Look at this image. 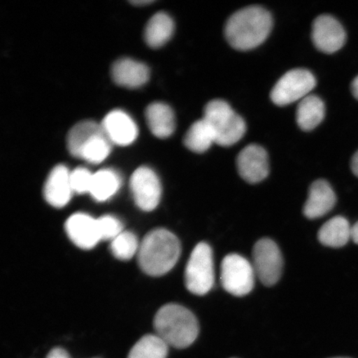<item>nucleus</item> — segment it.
I'll return each mask as SVG.
<instances>
[{"mask_svg": "<svg viewBox=\"0 0 358 358\" xmlns=\"http://www.w3.org/2000/svg\"><path fill=\"white\" fill-rule=\"evenodd\" d=\"M157 335L169 346L189 348L199 333L198 320L189 310L177 303H169L157 312L154 320Z\"/></svg>", "mask_w": 358, "mask_h": 358, "instance_id": "obj_3", "label": "nucleus"}, {"mask_svg": "<svg viewBox=\"0 0 358 358\" xmlns=\"http://www.w3.org/2000/svg\"><path fill=\"white\" fill-rule=\"evenodd\" d=\"M129 186L138 208L145 212H151L158 207L162 187L153 170L148 167L136 169L132 174Z\"/></svg>", "mask_w": 358, "mask_h": 358, "instance_id": "obj_9", "label": "nucleus"}, {"mask_svg": "<svg viewBox=\"0 0 358 358\" xmlns=\"http://www.w3.org/2000/svg\"><path fill=\"white\" fill-rule=\"evenodd\" d=\"M273 25L271 13L259 6L241 8L228 19L227 42L236 50L248 51L266 41Z\"/></svg>", "mask_w": 358, "mask_h": 358, "instance_id": "obj_1", "label": "nucleus"}, {"mask_svg": "<svg viewBox=\"0 0 358 358\" xmlns=\"http://www.w3.org/2000/svg\"><path fill=\"white\" fill-rule=\"evenodd\" d=\"M203 119L212 128L216 144L223 147L235 145L246 131L243 118L225 101L213 100L208 103Z\"/></svg>", "mask_w": 358, "mask_h": 358, "instance_id": "obj_4", "label": "nucleus"}, {"mask_svg": "<svg viewBox=\"0 0 358 358\" xmlns=\"http://www.w3.org/2000/svg\"><path fill=\"white\" fill-rule=\"evenodd\" d=\"M252 264L237 254H230L223 259L221 282L227 292L241 297L250 293L256 279Z\"/></svg>", "mask_w": 358, "mask_h": 358, "instance_id": "obj_6", "label": "nucleus"}, {"mask_svg": "<svg viewBox=\"0 0 358 358\" xmlns=\"http://www.w3.org/2000/svg\"><path fill=\"white\" fill-rule=\"evenodd\" d=\"M101 124H98L92 120H85L75 124L67 134V149L70 154L76 158H80L83 148L89 141L100 134H104Z\"/></svg>", "mask_w": 358, "mask_h": 358, "instance_id": "obj_19", "label": "nucleus"}, {"mask_svg": "<svg viewBox=\"0 0 358 358\" xmlns=\"http://www.w3.org/2000/svg\"><path fill=\"white\" fill-rule=\"evenodd\" d=\"M112 143L106 133L93 138L83 148L80 158L90 164H98L104 161L110 153Z\"/></svg>", "mask_w": 358, "mask_h": 358, "instance_id": "obj_25", "label": "nucleus"}, {"mask_svg": "<svg viewBox=\"0 0 358 358\" xmlns=\"http://www.w3.org/2000/svg\"><path fill=\"white\" fill-rule=\"evenodd\" d=\"M71 173L64 165H57L47 178L43 187L44 199L55 208H64L69 203L73 189L71 185Z\"/></svg>", "mask_w": 358, "mask_h": 358, "instance_id": "obj_14", "label": "nucleus"}, {"mask_svg": "<svg viewBox=\"0 0 358 358\" xmlns=\"http://www.w3.org/2000/svg\"><path fill=\"white\" fill-rule=\"evenodd\" d=\"M173 30L174 24L171 17L163 12L157 13L146 25L145 42L151 48H161L171 38Z\"/></svg>", "mask_w": 358, "mask_h": 358, "instance_id": "obj_21", "label": "nucleus"}, {"mask_svg": "<svg viewBox=\"0 0 358 358\" xmlns=\"http://www.w3.org/2000/svg\"><path fill=\"white\" fill-rule=\"evenodd\" d=\"M351 169L353 173L358 177V150L352 156L351 161Z\"/></svg>", "mask_w": 358, "mask_h": 358, "instance_id": "obj_30", "label": "nucleus"}, {"mask_svg": "<svg viewBox=\"0 0 358 358\" xmlns=\"http://www.w3.org/2000/svg\"><path fill=\"white\" fill-rule=\"evenodd\" d=\"M93 174L87 169L78 168L71 173V185L73 192L79 194L91 191Z\"/></svg>", "mask_w": 358, "mask_h": 358, "instance_id": "obj_28", "label": "nucleus"}, {"mask_svg": "<svg viewBox=\"0 0 358 358\" xmlns=\"http://www.w3.org/2000/svg\"><path fill=\"white\" fill-rule=\"evenodd\" d=\"M46 358H71V357L69 352L64 350V349L56 348H53L52 350L48 353Z\"/></svg>", "mask_w": 358, "mask_h": 358, "instance_id": "obj_29", "label": "nucleus"}, {"mask_svg": "<svg viewBox=\"0 0 358 358\" xmlns=\"http://www.w3.org/2000/svg\"><path fill=\"white\" fill-rule=\"evenodd\" d=\"M97 223L101 240L113 241L124 231L122 222L111 215L98 218Z\"/></svg>", "mask_w": 358, "mask_h": 358, "instance_id": "obj_27", "label": "nucleus"}, {"mask_svg": "<svg viewBox=\"0 0 358 358\" xmlns=\"http://www.w3.org/2000/svg\"><path fill=\"white\" fill-rule=\"evenodd\" d=\"M122 179L112 169H101L93 174L90 194L97 201H105L113 196L120 189Z\"/></svg>", "mask_w": 358, "mask_h": 358, "instance_id": "obj_22", "label": "nucleus"}, {"mask_svg": "<svg viewBox=\"0 0 358 358\" xmlns=\"http://www.w3.org/2000/svg\"><path fill=\"white\" fill-rule=\"evenodd\" d=\"M236 166L240 176L249 183L262 182L270 173L266 151L257 145H250L240 152Z\"/></svg>", "mask_w": 358, "mask_h": 358, "instance_id": "obj_11", "label": "nucleus"}, {"mask_svg": "<svg viewBox=\"0 0 358 358\" xmlns=\"http://www.w3.org/2000/svg\"><path fill=\"white\" fill-rule=\"evenodd\" d=\"M111 76L118 86L134 89L142 87L149 80L150 70L141 62L122 58L112 66Z\"/></svg>", "mask_w": 358, "mask_h": 358, "instance_id": "obj_16", "label": "nucleus"}, {"mask_svg": "<svg viewBox=\"0 0 358 358\" xmlns=\"http://www.w3.org/2000/svg\"><path fill=\"white\" fill-rule=\"evenodd\" d=\"M316 86L315 76L306 69H293L286 73L275 87L271 98L276 106H284L303 99Z\"/></svg>", "mask_w": 358, "mask_h": 358, "instance_id": "obj_7", "label": "nucleus"}, {"mask_svg": "<svg viewBox=\"0 0 358 358\" xmlns=\"http://www.w3.org/2000/svg\"><path fill=\"white\" fill-rule=\"evenodd\" d=\"M312 39L320 52L330 55L343 47L346 42V32L333 16L320 15L313 22Z\"/></svg>", "mask_w": 358, "mask_h": 358, "instance_id": "obj_10", "label": "nucleus"}, {"mask_svg": "<svg viewBox=\"0 0 358 358\" xmlns=\"http://www.w3.org/2000/svg\"><path fill=\"white\" fill-rule=\"evenodd\" d=\"M140 244L136 235L131 231H123L113 241H111L110 250L115 258L128 261L138 254Z\"/></svg>", "mask_w": 358, "mask_h": 358, "instance_id": "obj_26", "label": "nucleus"}, {"mask_svg": "<svg viewBox=\"0 0 358 358\" xmlns=\"http://www.w3.org/2000/svg\"><path fill=\"white\" fill-rule=\"evenodd\" d=\"M335 192L329 183L325 180H317L310 186L308 196L303 206V215L308 219L324 217L334 208Z\"/></svg>", "mask_w": 358, "mask_h": 358, "instance_id": "obj_15", "label": "nucleus"}, {"mask_svg": "<svg viewBox=\"0 0 358 358\" xmlns=\"http://www.w3.org/2000/svg\"><path fill=\"white\" fill-rule=\"evenodd\" d=\"M151 3V0H137V1H131V3L134 4V6H144V4H149Z\"/></svg>", "mask_w": 358, "mask_h": 358, "instance_id": "obj_33", "label": "nucleus"}, {"mask_svg": "<svg viewBox=\"0 0 358 358\" xmlns=\"http://www.w3.org/2000/svg\"><path fill=\"white\" fill-rule=\"evenodd\" d=\"M253 268L263 285L272 286L280 279L283 257L278 245L268 238L257 241L253 248Z\"/></svg>", "mask_w": 358, "mask_h": 358, "instance_id": "obj_8", "label": "nucleus"}, {"mask_svg": "<svg viewBox=\"0 0 358 358\" xmlns=\"http://www.w3.org/2000/svg\"><path fill=\"white\" fill-rule=\"evenodd\" d=\"M352 239L358 245V221L352 227Z\"/></svg>", "mask_w": 358, "mask_h": 358, "instance_id": "obj_32", "label": "nucleus"}, {"mask_svg": "<svg viewBox=\"0 0 358 358\" xmlns=\"http://www.w3.org/2000/svg\"><path fill=\"white\" fill-rule=\"evenodd\" d=\"M180 254L181 245L178 237L160 228L150 231L141 241L138 262L145 274L161 276L172 270Z\"/></svg>", "mask_w": 358, "mask_h": 358, "instance_id": "obj_2", "label": "nucleus"}, {"mask_svg": "<svg viewBox=\"0 0 358 358\" xmlns=\"http://www.w3.org/2000/svg\"><path fill=\"white\" fill-rule=\"evenodd\" d=\"M101 125L112 144L127 146L131 145L138 137L136 124L131 116L120 110L110 112Z\"/></svg>", "mask_w": 358, "mask_h": 358, "instance_id": "obj_13", "label": "nucleus"}, {"mask_svg": "<svg viewBox=\"0 0 358 358\" xmlns=\"http://www.w3.org/2000/svg\"><path fill=\"white\" fill-rule=\"evenodd\" d=\"M351 90L353 96H355L356 99L358 100V76L355 78V80H352Z\"/></svg>", "mask_w": 358, "mask_h": 358, "instance_id": "obj_31", "label": "nucleus"}, {"mask_svg": "<svg viewBox=\"0 0 358 358\" xmlns=\"http://www.w3.org/2000/svg\"><path fill=\"white\" fill-rule=\"evenodd\" d=\"M317 238L329 248H342L352 239V227L345 217H334L320 228Z\"/></svg>", "mask_w": 358, "mask_h": 358, "instance_id": "obj_18", "label": "nucleus"}, {"mask_svg": "<svg viewBox=\"0 0 358 358\" xmlns=\"http://www.w3.org/2000/svg\"><path fill=\"white\" fill-rule=\"evenodd\" d=\"M334 358H348V357H334Z\"/></svg>", "mask_w": 358, "mask_h": 358, "instance_id": "obj_34", "label": "nucleus"}, {"mask_svg": "<svg viewBox=\"0 0 358 358\" xmlns=\"http://www.w3.org/2000/svg\"><path fill=\"white\" fill-rule=\"evenodd\" d=\"M325 106L323 101L315 95H308L299 101L296 120L299 128L310 131L316 128L324 118Z\"/></svg>", "mask_w": 358, "mask_h": 358, "instance_id": "obj_20", "label": "nucleus"}, {"mask_svg": "<svg viewBox=\"0 0 358 358\" xmlns=\"http://www.w3.org/2000/svg\"><path fill=\"white\" fill-rule=\"evenodd\" d=\"M145 117L148 127L156 137L168 138L176 131V116L171 107L164 103H152L147 107Z\"/></svg>", "mask_w": 358, "mask_h": 358, "instance_id": "obj_17", "label": "nucleus"}, {"mask_svg": "<svg viewBox=\"0 0 358 358\" xmlns=\"http://www.w3.org/2000/svg\"><path fill=\"white\" fill-rule=\"evenodd\" d=\"M215 271L213 254L210 245L200 243L192 250L185 270L187 290L196 295H205L213 287Z\"/></svg>", "mask_w": 358, "mask_h": 358, "instance_id": "obj_5", "label": "nucleus"}, {"mask_svg": "<svg viewBox=\"0 0 358 358\" xmlns=\"http://www.w3.org/2000/svg\"><path fill=\"white\" fill-rule=\"evenodd\" d=\"M66 231L70 240L84 250L95 248L101 239L97 219L85 213H76L66 222Z\"/></svg>", "mask_w": 358, "mask_h": 358, "instance_id": "obj_12", "label": "nucleus"}, {"mask_svg": "<svg viewBox=\"0 0 358 358\" xmlns=\"http://www.w3.org/2000/svg\"><path fill=\"white\" fill-rule=\"evenodd\" d=\"M169 345L158 335L149 334L134 344L128 358H167Z\"/></svg>", "mask_w": 358, "mask_h": 358, "instance_id": "obj_24", "label": "nucleus"}, {"mask_svg": "<svg viewBox=\"0 0 358 358\" xmlns=\"http://www.w3.org/2000/svg\"><path fill=\"white\" fill-rule=\"evenodd\" d=\"M183 141L187 149L199 154L204 153L216 143L212 128L203 118L191 125Z\"/></svg>", "mask_w": 358, "mask_h": 358, "instance_id": "obj_23", "label": "nucleus"}]
</instances>
